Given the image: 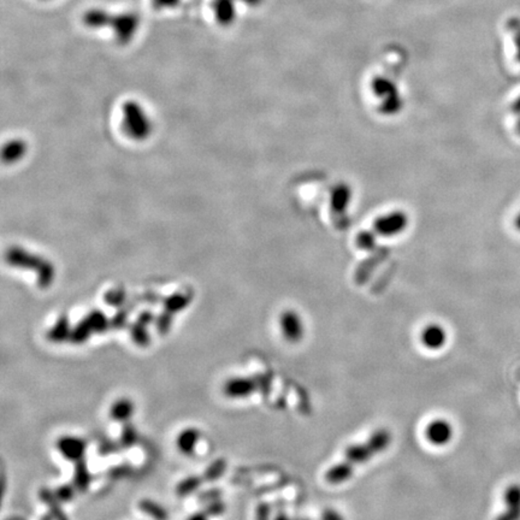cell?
I'll return each instance as SVG.
<instances>
[{"mask_svg": "<svg viewBox=\"0 0 520 520\" xmlns=\"http://www.w3.org/2000/svg\"><path fill=\"white\" fill-rule=\"evenodd\" d=\"M137 321L139 323H141V324H144V326H149L151 323H153L154 321V316L152 314V312H149V311H145V312L140 313L139 314V317H137Z\"/></svg>", "mask_w": 520, "mask_h": 520, "instance_id": "obj_34", "label": "cell"}, {"mask_svg": "<svg viewBox=\"0 0 520 520\" xmlns=\"http://www.w3.org/2000/svg\"><path fill=\"white\" fill-rule=\"evenodd\" d=\"M135 412V405L129 398H121L116 400L110 408V418L117 423H128Z\"/></svg>", "mask_w": 520, "mask_h": 520, "instance_id": "obj_10", "label": "cell"}, {"mask_svg": "<svg viewBox=\"0 0 520 520\" xmlns=\"http://www.w3.org/2000/svg\"><path fill=\"white\" fill-rule=\"evenodd\" d=\"M323 520H344V517L339 514V512L335 511V510H326L323 513Z\"/></svg>", "mask_w": 520, "mask_h": 520, "instance_id": "obj_35", "label": "cell"}, {"mask_svg": "<svg viewBox=\"0 0 520 520\" xmlns=\"http://www.w3.org/2000/svg\"><path fill=\"white\" fill-rule=\"evenodd\" d=\"M129 333H131V341L136 346H139L141 349L149 347V344H151V336H149V330H147V326L136 321V323L131 324V328H129Z\"/></svg>", "mask_w": 520, "mask_h": 520, "instance_id": "obj_19", "label": "cell"}, {"mask_svg": "<svg viewBox=\"0 0 520 520\" xmlns=\"http://www.w3.org/2000/svg\"><path fill=\"white\" fill-rule=\"evenodd\" d=\"M39 498L45 503L49 508V514L53 520H69L68 516L65 514L62 507V502L59 501L56 496L55 490L49 488H41L39 490Z\"/></svg>", "mask_w": 520, "mask_h": 520, "instance_id": "obj_9", "label": "cell"}, {"mask_svg": "<svg viewBox=\"0 0 520 520\" xmlns=\"http://www.w3.org/2000/svg\"><path fill=\"white\" fill-rule=\"evenodd\" d=\"M512 32L514 34V40H516L517 50H518V58L520 60V21L519 19H512L510 22Z\"/></svg>", "mask_w": 520, "mask_h": 520, "instance_id": "obj_32", "label": "cell"}, {"mask_svg": "<svg viewBox=\"0 0 520 520\" xmlns=\"http://www.w3.org/2000/svg\"><path fill=\"white\" fill-rule=\"evenodd\" d=\"M93 333H94V330H93L91 323L87 319L86 317L76 326H74L69 341L74 344H85V342H87L90 339Z\"/></svg>", "mask_w": 520, "mask_h": 520, "instance_id": "obj_18", "label": "cell"}, {"mask_svg": "<svg viewBox=\"0 0 520 520\" xmlns=\"http://www.w3.org/2000/svg\"><path fill=\"white\" fill-rule=\"evenodd\" d=\"M76 493V488L73 483L62 484L55 489L56 496L62 503H69L73 501Z\"/></svg>", "mask_w": 520, "mask_h": 520, "instance_id": "obj_23", "label": "cell"}, {"mask_svg": "<svg viewBox=\"0 0 520 520\" xmlns=\"http://www.w3.org/2000/svg\"><path fill=\"white\" fill-rule=\"evenodd\" d=\"M275 520H290V518H288L285 513H278L276 518H275Z\"/></svg>", "mask_w": 520, "mask_h": 520, "instance_id": "obj_37", "label": "cell"}, {"mask_svg": "<svg viewBox=\"0 0 520 520\" xmlns=\"http://www.w3.org/2000/svg\"><path fill=\"white\" fill-rule=\"evenodd\" d=\"M128 321V312L126 311V310H121V311H118L116 314H115V317H113L112 319H111V328L112 329H116V330H119V329H123L124 328V326L127 324Z\"/></svg>", "mask_w": 520, "mask_h": 520, "instance_id": "obj_30", "label": "cell"}, {"mask_svg": "<svg viewBox=\"0 0 520 520\" xmlns=\"http://www.w3.org/2000/svg\"><path fill=\"white\" fill-rule=\"evenodd\" d=\"M139 441V433L136 426L128 421L123 424L122 431H121V436H119V444L122 446L124 449H129V448L134 447Z\"/></svg>", "mask_w": 520, "mask_h": 520, "instance_id": "obj_20", "label": "cell"}, {"mask_svg": "<svg viewBox=\"0 0 520 520\" xmlns=\"http://www.w3.org/2000/svg\"><path fill=\"white\" fill-rule=\"evenodd\" d=\"M172 324V316L170 312H164L162 314H159L156 319V326H157V331L160 335H167L170 331Z\"/></svg>", "mask_w": 520, "mask_h": 520, "instance_id": "obj_26", "label": "cell"}, {"mask_svg": "<svg viewBox=\"0 0 520 520\" xmlns=\"http://www.w3.org/2000/svg\"><path fill=\"white\" fill-rule=\"evenodd\" d=\"M426 435L430 444L444 446L453 439V426L444 419H436L428 426Z\"/></svg>", "mask_w": 520, "mask_h": 520, "instance_id": "obj_6", "label": "cell"}, {"mask_svg": "<svg viewBox=\"0 0 520 520\" xmlns=\"http://www.w3.org/2000/svg\"><path fill=\"white\" fill-rule=\"evenodd\" d=\"M128 131H131L133 136L137 139L145 137L149 131V126L146 118H144L142 113L139 109L131 105V108H128Z\"/></svg>", "mask_w": 520, "mask_h": 520, "instance_id": "obj_11", "label": "cell"}, {"mask_svg": "<svg viewBox=\"0 0 520 520\" xmlns=\"http://www.w3.org/2000/svg\"><path fill=\"white\" fill-rule=\"evenodd\" d=\"M280 330L290 344H296L303 339L305 324L303 318L295 311H285L280 316Z\"/></svg>", "mask_w": 520, "mask_h": 520, "instance_id": "obj_5", "label": "cell"}, {"mask_svg": "<svg viewBox=\"0 0 520 520\" xmlns=\"http://www.w3.org/2000/svg\"><path fill=\"white\" fill-rule=\"evenodd\" d=\"M270 385V380L267 376H257V377H234L226 380L223 385V393L226 398L244 399L249 398L257 390H262Z\"/></svg>", "mask_w": 520, "mask_h": 520, "instance_id": "obj_2", "label": "cell"}, {"mask_svg": "<svg viewBox=\"0 0 520 520\" xmlns=\"http://www.w3.org/2000/svg\"><path fill=\"white\" fill-rule=\"evenodd\" d=\"M73 328H70L68 317H59L58 321H56L55 326L47 331V339L53 344H60L70 339Z\"/></svg>", "mask_w": 520, "mask_h": 520, "instance_id": "obj_13", "label": "cell"}, {"mask_svg": "<svg viewBox=\"0 0 520 520\" xmlns=\"http://www.w3.org/2000/svg\"><path fill=\"white\" fill-rule=\"evenodd\" d=\"M408 224L410 219L403 211H389L375 221V233L383 237H396L405 233Z\"/></svg>", "mask_w": 520, "mask_h": 520, "instance_id": "obj_3", "label": "cell"}, {"mask_svg": "<svg viewBox=\"0 0 520 520\" xmlns=\"http://www.w3.org/2000/svg\"><path fill=\"white\" fill-rule=\"evenodd\" d=\"M205 480L203 476L192 475L183 478L181 482H178L175 489L178 498H188L193 494L198 493L201 485L204 483Z\"/></svg>", "mask_w": 520, "mask_h": 520, "instance_id": "obj_14", "label": "cell"}, {"mask_svg": "<svg viewBox=\"0 0 520 520\" xmlns=\"http://www.w3.org/2000/svg\"><path fill=\"white\" fill-rule=\"evenodd\" d=\"M187 520H208V516H206L204 512L200 511L196 512V513H194V514H192V516L190 517H188V518H187Z\"/></svg>", "mask_w": 520, "mask_h": 520, "instance_id": "obj_36", "label": "cell"}, {"mask_svg": "<svg viewBox=\"0 0 520 520\" xmlns=\"http://www.w3.org/2000/svg\"><path fill=\"white\" fill-rule=\"evenodd\" d=\"M300 520H306V519H300Z\"/></svg>", "mask_w": 520, "mask_h": 520, "instance_id": "obj_40", "label": "cell"}, {"mask_svg": "<svg viewBox=\"0 0 520 520\" xmlns=\"http://www.w3.org/2000/svg\"><path fill=\"white\" fill-rule=\"evenodd\" d=\"M270 507L267 503H260L257 508L255 513V520H270Z\"/></svg>", "mask_w": 520, "mask_h": 520, "instance_id": "obj_33", "label": "cell"}, {"mask_svg": "<svg viewBox=\"0 0 520 520\" xmlns=\"http://www.w3.org/2000/svg\"><path fill=\"white\" fill-rule=\"evenodd\" d=\"M40 520H53V519H52V517H51L50 514L47 513V514H45V516L41 517Z\"/></svg>", "mask_w": 520, "mask_h": 520, "instance_id": "obj_38", "label": "cell"}, {"mask_svg": "<svg viewBox=\"0 0 520 520\" xmlns=\"http://www.w3.org/2000/svg\"><path fill=\"white\" fill-rule=\"evenodd\" d=\"M133 469L131 465L128 464H123V465L113 466L109 471H108V476H109L111 480H121L124 477L131 475Z\"/></svg>", "mask_w": 520, "mask_h": 520, "instance_id": "obj_28", "label": "cell"}, {"mask_svg": "<svg viewBox=\"0 0 520 520\" xmlns=\"http://www.w3.org/2000/svg\"><path fill=\"white\" fill-rule=\"evenodd\" d=\"M119 449H122V446H121L119 442L116 444L113 441H105V442H101L99 444L98 452H99L101 457H109V455H112V454L119 452Z\"/></svg>", "mask_w": 520, "mask_h": 520, "instance_id": "obj_29", "label": "cell"}, {"mask_svg": "<svg viewBox=\"0 0 520 520\" xmlns=\"http://www.w3.org/2000/svg\"><path fill=\"white\" fill-rule=\"evenodd\" d=\"M190 303V296L185 294L171 295L165 300V308L167 312L176 313L186 308Z\"/></svg>", "mask_w": 520, "mask_h": 520, "instance_id": "obj_22", "label": "cell"}, {"mask_svg": "<svg viewBox=\"0 0 520 520\" xmlns=\"http://www.w3.org/2000/svg\"><path fill=\"white\" fill-rule=\"evenodd\" d=\"M105 301L111 306H121L124 301V294L119 290L110 292L109 294L105 295Z\"/></svg>", "mask_w": 520, "mask_h": 520, "instance_id": "obj_31", "label": "cell"}, {"mask_svg": "<svg viewBox=\"0 0 520 520\" xmlns=\"http://www.w3.org/2000/svg\"><path fill=\"white\" fill-rule=\"evenodd\" d=\"M222 498V490L219 488H211L203 490L198 494V502L206 505L210 502L216 501V500H221Z\"/></svg>", "mask_w": 520, "mask_h": 520, "instance_id": "obj_25", "label": "cell"}, {"mask_svg": "<svg viewBox=\"0 0 520 520\" xmlns=\"http://www.w3.org/2000/svg\"><path fill=\"white\" fill-rule=\"evenodd\" d=\"M226 469H228L226 459H224V458H217L216 460H213L205 469L204 473H203L205 482L213 483V482H217L218 480H221L224 473H226Z\"/></svg>", "mask_w": 520, "mask_h": 520, "instance_id": "obj_17", "label": "cell"}, {"mask_svg": "<svg viewBox=\"0 0 520 520\" xmlns=\"http://www.w3.org/2000/svg\"><path fill=\"white\" fill-rule=\"evenodd\" d=\"M516 108L520 111V99L517 101Z\"/></svg>", "mask_w": 520, "mask_h": 520, "instance_id": "obj_39", "label": "cell"}, {"mask_svg": "<svg viewBox=\"0 0 520 520\" xmlns=\"http://www.w3.org/2000/svg\"><path fill=\"white\" fill-rule=\"evenodd\" d=\"M421 339L426 349L436 351L442 349L447 342V331L439 324H429L421 331Z\"/></svg>", "mask_w": 520, "mask_h": 520, "instance_id": "obj_7", "label": "cell"}, {"mask_svg": "<svg viewBox=\"0 0 520 520\" xmlns=\"http://www.w3.org/2000/svg\"><path fill=\"white\" fill-rule=\"evenodd\" d=\"M200 436H201L200 431L196 428H186L182 430L176 439V447L178 452L186 457L193 455L196 446L199 444Z\"/></svg>", "mask_w": 520, "mask_h": 520, "instance_id": "obj_8", "label": "cell"}, {"mask_svg": "<svg viewBox=\"0 0 520 520\" xmlns=\"http://www.w3.org/2000/svg\"><path fill=\"white\" fill-rule=\"evenodd\" d=\"M73 484L76 488L77 493H86L92 484V473L86 460L75 462L74 467Z\"/></svg>", "mask_w": 520, "mask_h": 520, "instance_id": "obj_12", "label": "cell"}, {"mask_svg": "<svg viewBox=\"0 0 520 520\" xmlns=\"http://www.w3.org/2000/svg\"><path fill=\"white\" fill-rule=\"evenodd\" d=\"M352 190L346 185H339L331 196V204L337 212H344L352 203Z\"/></svg>", "mask_w": 520, "mask_h": 520, "instance_id": "obj_15", "label": "cell"}, {"mask_svg": "<svg viewBox=\"0 0 520 520\" xmlns=\"http://www.w3.org/2000/svg\"><path fill=\"white\" fill-rule=\"evenodd\" d=\"M226 510V505L222 498H221V500H216V501L206 503L201 511L204 512L205 514L208 517H219L224 514Z\"/></svg>", "mask_w": 520, "mask_h": 520, "instance_id": "obj_24", "label": "cell"}, {"mask_svg": "<svg viewBox=\"0 0 520 520\" xmlns=\"http://www.w3.org/2000/svg\"><path fill=\"white\" fill-rule=\"evenodd\" d=\"M390 444L392 434L389 430H376L367 441L362 444H354L346 451L344 459L326 472V482L331 485H339L347 482L353 476L357 467L385 451L389 447Z\"/></svg>", "mask_w": 520, "mask_h": 520, "instance_id": "obj_1", "label": "cell"}, {"mask_svg": "<svg viewBox=\"0 0 520 520\" xmlns=\"http://www.w3.org/2000/svg\"><path fill=\"white\" fill-rule=\"evenodd\" d=\"M56 447L60 453V455L69 462H81L85 459L87 451V444L85 439L73 435H64L59 437L56 442Z\"/></svg>", "mask_w": 520, "mask_h": 520, "instance_id": "obj_4", "label": "cell"}, {"mask_svg": "<svg viewBox=\"0 0 520 520\" xmlns=\"http://www.w3.org/2000/svg\"><path fill=\"white\" fill-rule=\"evenodd\" d=\"M24 152V145L19 141H15L6 146L4 149L5 158L8 160H15L19 159Z\"/></svg>", "mask_w": 520, "mask_h": 520, "instance_id": "obj_27", "label": "cell"}, {"mask_svg": "<svg viewBox=\"0 0 520 520\" xmlns=\"http://www.w3.org/2000/svg\"><path fill=\"white\" fill-rule=\"evenodd\" d=\"M87 319L91 323L93 330L97 334H103L105 331L108 330L109 328H111V321L108 319V317L105 316L104 313L101 311H92L88 316Z\"/></svg>", "mask_w": 520, "mask_h": 520, "instance_id": "obj_21", "label": "cell"}, {"mask_svg": "<svg viewBox=\"0 0 520 520\" xmlns=\"http://www.w3.org/2000/svg\"><path fill=\"white\" fill-rule=\"evenodd\" d=\"M139 508L142 513H145L149 518L154 520H169V513L160 503L151 498H141L139 501Z\"/></svg>", "mask_w": 520, "mask_h": 520, "instance_id": "obj_16", "label": "cell"}]
</instances>
